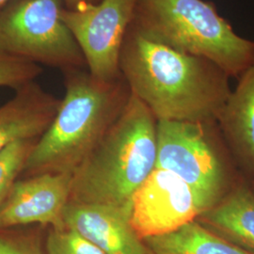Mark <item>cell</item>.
Returning <instances> with one entry per match:
<instances>
[{
  "mask_svg": "<svg viewBox=\"0 0 254 254\" xmlns=\"http://www.w3.org/2000/svg\"><path fill=\"white\" fill-rule=\"evenodd\" d=\"M120 70L131 93L157 121L217 123L232 91L230 77L218 65L149 40L130 27Z\"/></svg>",
  "mask_w": 254,
  "mask_h": 254,
  "instance_id": "obj_1",
  "label": "cell"
},
{
  "mask_svg": "<svg viewBox=\"0 0 254 254\" xmlns=\"http://www.w3.org/2000/svg\"><path fill=\"white\" fill-rule=\"evenodd\" d=\"M65 94L54 120L37 139L21 178L72 174L98 145L131 96L123 76L101 80L84 69L64 73Z\"/></svg>",
  "mask_w": 254,
  "mask_h": 254,
  "instance_id": "obj_2",
  "label": "cell"
},
{
  "mask_svg": "<svg viewBox=\"0 0 254 254\" xmlns=\"http://www.w3.org/2000/svg\"><path fill=\"white\" fill-rule=\"evenodd\" d=\"M156 161L157 120L131 93L116 122L73 173L70 201L128 206Z\"/></svg>",
  "mask_w": 254,
  "mask_h": 254,
  "instance_id": "obj_3",
  "label": "cell"
},
{
  "mask_svg": "<svg viewBox=\"0 0 254 254\" xmlns=\"http://www.w3.org/2000/svg\"><path fill=\"white\" fill-rule=\"evenodd\" d=\"M130 28L185 54L208 60L238 78L254 64V42L236 34L203 0H136Z\"/></svg>",
  "mask_w": 254,
  "mask_h": 254,
  "instance_id": "obj_4",
  "label": "cell"
},
{
  "mask_svg": "<svg viewBox=\"0 0 254 254\" xmlns=\"http://www.w3.org/2000/svg\"><path fill=\"white\" fill-rule=\"evenodd\" d=\"M218 132L217 123L157 121L156 168L181 178L193 191L202 213L239 182L232 159L217 138Z\"/></svg>",
  "mask_w": 254,
  "mask_h": 254,
  "instance_id": "obj_5",
  "label": "cell"
},
{
  "mask_svg": "<svg viewBox=\"0 0 254 254\" xmlns=\"http://www.w3.org/2000/svg\"><path fill=\"white\" fill-rule=\"evenodd\" d=\"M64 0H10L0 9V50L63 73L84 69L81 49L62 18Z\"/></svg>",
  "mask_w": 254,
  "mask_h": 254,
  "instance_id": "obj_6",
  "label": "cell"
},
{
  "mask_svg": "<svg viewBox=\"0 0 254 254\" xmlns=\"http://www.w3.org/2000/svg\"><path fill=\"white\" fill-rule=\"evenodd\" d=\"M136 3V0H101L93 5L63 10L62 18L94 77L111 81L122 76L121 52Z\"/></svg>",
  "mask_w": 254,
  "mask_h": 254,
  "instance_id": "obj_7",
  "label": "cell"
},
{
  "mask_svg": "<svg viewBox=\"0 0 254 254\" xmlns=\"http://www.w3.org/2000/svg\"><path fill=\"white\" fill-rule=\"evenodd\" d=\"M190 188L174 173L155 168L129 202L130 223L144 239L175 232L201 214Z\"/></svg>",
  "mask_w": 254,
  "mask_h": 254,
  "instance_id": "obj_8",
  "label": "cell"
},
{
  "mask_svg": "<svg viewBox=\"0 0 254 254\" xmlns=\"http://www.w3.org/2000/svg\"><path fill=\"white\" fill-rule=\"evenodd\" d=\"M72 174L45 173L20 178L0 207V228L66 227Z\"/></svg>",
  "mask_w": 254,
  "mask_h": 254,
  "instance_id": "obj_9",
  "label": "cell"
},
{
  "mask_svg": "<svg viewBox=\"0 0 254 254\" xmlns=\"http://www.w3.org/2000/svg\"><path fill=\"white\" fill-rule=\"evenodd\" d=\"M64 224L106 254H147L149 250L130 223L129 205L112 206L69 201Z\"/></svg>",
  "mask_w": 254,
  "mask_h": 254,
  "instance_id": "obj_10",
  "label": "cell"
},
{
  "mask_svg": "<svg viewBox=\"0 0 254 254\" xmlns=\"http://www.w3.org/2000/svg\"><path fill=\"white\" fill-rule=\"evenodd\" d=\"M61 102L36 81L16 90L14 96L0 107V153L17 140L42 136Z\"/></svg>",
  "mask_w": 254,
  "mask_h": 254,
  "instance_id": "obj_11",
  "label": "cell"
},
{
  "mask_svg": "<svg viewBox=\"0 0 254 254\" xmlns=\"http://www.w3.org/2000/svg\"><path fill=\"white\" fill-rule=\"evenodd\" d=\"M217 124L234 161L254 181V64L238 77Z\"/></svg>",
  "mask_w": 254,
  "mask_h": 254,
  "instance_id": "obj_12",
  "label": "cell"
},
{
  "mask_svg": "<svg viewBox=\"0 0 254 254\" xmlns=\"http://www.w3.org/2000/svg\"><path fill=\"white\" fill-rule=\"evenodd\" d=\"M196 220L216 235L254 253V193L245 182H238Z\"/></svg>",
  "mask_w": 254,
  "mask_h": 254,
  "instance_id": "obj_13",
  "label": "cell"
},
{
  "mask_svg": "<svg viewBox=\"0 0 254 254\" xmlns=\"http://www.w3.org/2000/svg\"><path fill=\"white\" fill-rule=\"evenodd\" d=\"M154 254H254L216 235L195 220L179 230L143 240Z\"/></svg>",
  "mask_w": 254,
  "mask_h": 254,
  "instance_id": "obj_14",
  "label": "cell"
},
{
  "mask_svg": "<svg viewBox=\"0 0 254 254\" xmlns=\"http://www.w3.org/2000/svg\"><path fill=\"white\" fill-rule=\"evenodd\" d=\"M37 139L17 140L0 153V207L20 179Z\"/></svg>",
  "mask_w": 254,
  "mask_h": 254,
  "instance_id": "obj_15",
  "label": "cell"
},
{
  "mask_svg": "<svg viewBox=\"0 0 254 254\" xmlns=\"http://www.w3.org/2000/svg\"><path fill=\"white\" fill-rule=\"evenodd\" d=\"M46 254H106L98 247L70 228H49Z\"/></svg>",
  "mask_w": 254,
  "mask_h": 254,
  "instance_id": "obj_16",
  "label": "cell"
},
{
  "mask_svg": "<svg viewBox=\"0 0 254 254\" xmlns=\"http://www.w3.org/2000/svg\"><path fill=\"white\" fill-rule=\"evenodd\" d=\"M43 73L40 65L7 54L0 50V87L14 91L35 81Z\"/></svg>",
  "mask_w": 254,
  "mask_h": 254,
  "instance_id": "obj_17",
  "label": "cell"
},
{
  "mask_svg": "<svg viewBox=\"0 0 254 254\" xmlns=\"http://www.w3.org/2000/svg\"><path fill=\"white\" fill-rule=\"evenodd\" d=\"M0 228V254H46L36 230Z\"/></svg>",
  "mask_w": 254,
  "mask_h": 254,
  "instance_id": "obj_18",
  "label": "cell"
},
{
  "mask_svg": "<svg viewBox=\"0 0 254 254\" xmlns=\"http://www.w3.org/2000/svg\"><path fill=\"white\" fill-rule=\"evenodd\" d=\"M100 1L101 0H64V6L65 9H75L83 6L96 4Z\"/></svg>",
  "mask_w": 254,
  "mask_h": 254,
  "instance_id": "obj_19",
  "label": "cell"
},
{
  "mask_svg": "<svg viewBox=\"0 0 254 254\" xmlns=\"http://www.w3.org/2000/svg\"><path fill=\"white\" fill-rule=\"evenodd\" d=\"M9 1L10 0H0V9H2L4 6H6Z\"/></svg>",
  "mask_w": 254,
  "mask_h": 254,
  "instance_id": "obj_20",
  "label": "cell"
},
{
  "mask_svg": "<svg viewBox=\"0 0 254 254\" xmlns=\"http://www.w3.org/2000/svg\"><path fill=\"white\" fill-rule=\"evenodd\" d=\"M254 185L253 186H251V189H252V190H253V192L254 193Z\"/></svg>",
  "mask_w": 254,
  "mask_h": 254,
  "instance_id": "obj_21",
  "label": "cell"
},
{
  "mask_svg": "<svg viewBox=\"0 0 254 254\" xmlns=\"http://www.w3.org/2000/svg\"><path fill=\"white\" fill-rule=\"evenodd\" d=\"M153 254V253H151V252H150V251H149V253H148V254Z\"/></svg>",
  "mask_w": 254,
  "mask_h": 254,
  "instance_id": "obj_22",
  "label": "cell"
}]
</instances>
